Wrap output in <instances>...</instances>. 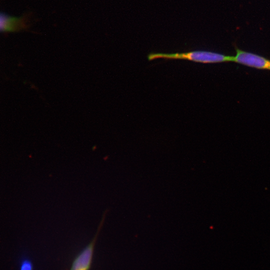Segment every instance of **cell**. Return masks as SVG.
<instances>
[{"label": "cell", "mask_w": 270, "mask_h": 270, "mask_svg": "<svg viewBox=\"0 0 270 270\" xmlns=\"http://www.w3.org/2000/svg\"><path fill=\"white\" fill-rule=\"evenodd\" d=\"M25 16H11L4 13L0 16L1 32H14L26 28L28 25Z\"/></svg>", "instance_id": "4"}, {"label": "cell", "mask_w": 270, "mask_h": 270, "mask_svg": "<svg viewBox=\"0 0 270 270\" xmlns=\"http://www.w3.org/2000/svg\"><path fill=\"white\" fill-rule=\"evenodd\" d=\"M148 60L161 58L167 60H186L204 64H214L234 61V56H226L222 54L206 50H195L186 52L172 54L152 52L148 55Z\"/></svg>", "instance_id": "1"}, {"label": "cell", "mask_w": 270, "mask_h": 270, "mask_svg": "<svg viewBox=\"0 0 270 270\" xmlns=\"http://www.w3.org/2000/svg\"><path fill=\"white\" fill-rule=\"evenodd\" d=\"M20 270H33V264L28 258L22 260L20 263Z\"/></svg>", "instance_id": "5"}, {"label": "cell", "mask_w": 270, "mask_h": 270, "mask_svg": "<svg viewBox=\"0 0 270 270\" xmlns=\"http://www.w3.org/2000/svg\"><path fill=\"white\" fill-rule=\"evenodd\" d=\"M92 240L74 258L70 270H90L92 260L94 246L102 222Z\"/></svg>", "instance_id": "2"}, {"label": "cell", "mask_w": 270, "mask_h": 270, "mask_svg": "<svg viewBox=\"0 0 270 270\" xmlns=\"http://www.w3.org/2000/svg\"><path fill=\"white\" fill-rule=\"evenodd\" d=\"M234 62L258 69L270 70V60L256 54L236 48Z\"/></svg>", "instance_id": "3"}]
</instances>
